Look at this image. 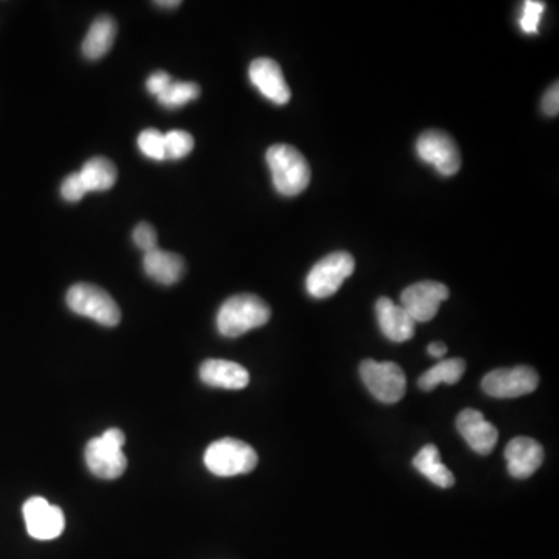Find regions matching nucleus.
Segmentation results:
<instances>
[{"mask_svg": "<svg viewBox=\"0 0 559 559\" xmlns=\"http://www.w3.org/2000/svg\"><path fill=\"white\" fill-rule=\"evenodd\" d=\"M156 5H159V7L173 8L179 7V5H181V2H176V0H173V2H156Z\"/></svg>", "mask_w": 559, "mask_h": 559, "instance_id": "nucleus-31", "label": "nucleus"}, {"mask_svg": "<svg viewBox=\"0 0 559 559\" xmlns=\"http://www.w3.org/2000/svg\"><path fill=\"white\" fill-rule=\"evenodd\" d=\"M417 153L423 162L435 167L443 176H454L462 167L459 146L445 131L429 129L423 132L417 142Z\"/></svg>", "mask_w": 559, "mask_h": 559, "instance_id": "nucleus-8", "label": "nucleus"}, {"mask_svg": "<svg viewBox=\"0 0 559 559\" xmlns=\"http://www.w3.org/2000/svg\"><path fill=\"white\" fill-rule=\"evenodd\" d=\"M126 437L120 429H108L101 437L92 438L86 446L87 468L98 479H119L128 466L123 446Z\"/></svg>", "mask_w": 559, "mask_h": 559, "instance_id": "nucleus-3", "label": "nucleus"}, {"mask_svg": "<svg viewBox=\"0 0 559 559\" xmlns=\"http://www.w3.org/2000/svg\"><path fill=\"white\" fill-rule=\"evenodd\" d=\"M28 535L38 541H52L64 532L66 518L61 508L49 504L44 497L28 499L22 508Z\"/></svg>", "mask_w": 559, "mask_h": 559, "instance_id": "nucleus-11", "label": "nucleus"}, {"mask_svg": "<svg viewBox=\"0 0 559 559\" xmlns=\"http://www.w3.org/2000/svg\"><path fill=\"white\" fill-rule=\"evenodd\" d=\"M204 463L215 476H240L254 471L258 463V455L246 441L223 438V440L213 441L207 448Z\"/></svg>", "mask_w": 559, "mask_h": 559, "instance_id": "nucleus-4", "label": "nucleus"}, {"mask_svg": "<svg viewBox=\"0 0 559 559\" xmlns=\"http://www.w3.org/2000/svg\"><path fill=\"white\" fill-rule=\"evenodd\" d=\"M448 297V286L426 280V282H418L404 289L401 294V306L415 323H424L437 316L441 303L445 302Z\"/></svg>", "mask_w": 559, "mask_h": 559, "instance_id": "nucleus-10", "label": "nucleus"}, {"mask_svg": "<svg viewBox=\"0 0 559 559\" xmlns=\"http://www.w3.org/2000/svg\"><path fill=\"white\" fill-rule=\"evenodd\" d=\"M466 362L460 358L445 359V361L438 362L428 372H424L418 379V387L423 392H431L435 387L440 384H449L454 386L465 375Z\"/></svg>", "mask_w": 559, "mask_h": 559, "instance_id": "nucleus-21", "label": "nucleus"}, {"mask_svg": "<svg viewBox=\"0 0 559 559\" xmlns=\"http://www.w3.org/2000/svg\"><path fill=\"white\" fill-rule=\"evenodd\" d=\"M171 81H173V78H171L168 73L156 72L153 73L148 80H146V89H148V92H150L151 95L159 97V95L167 89L168 84H170Z\"/></svg>", "mask_w": 559, "mask_h": 559, "instance_id": "nucleus-28", "label": "nucleus"}, {"mask_svg": "<svg viewBox=\"0 0 559 559\" xmlns=\"http://www.w3.org/2000/svg\"><path fill=\"white\" fill-rule=\"evenodd\" d=\"M143 269L154 282L170 286L181 280L185 272V261L181 255L157 247L143 257Z\"/></svg>", "mask_w": 559, "mask_h": 559, "instance_id": "nucleus-17", "label": "nucleus"}, {"mask_svg": "<svg viewBox=\"0 0 559 559\" xmlns=\"http://www.w3.org/2000/svg\"><path fill=\"white\" fill-rule=\"evenodd\" d=\"M414 466L418 473L431 480L440 488L454 487V474L440 462V452L435 445H426L414 457Z\"/></svg>", "mask_w": 559, "mask_h": 559, "instance_id": "nucleus-19", "label": "nucleus"}, {"mask_svg": "<svg viewBox=\"0 0 559 559\" xmlns=\"http://www.w3.org/2000/svg\"><path fill=\"white\" fill-rule=\"evenodd\" d=\"M356 261L348 252H333L314 264L306 277V291L314 299L334 296L355 272Z\"/></svg>", "mask_w": 559, "mask_h": 559, "instance_id": "nucleus-6", "label": "nucleus"}, {"mask_svg": "<svg viewBox=\"0 0 559 559\" xmlns=\"http://www.w3.org/2000/svg\"><path fill=\"white\" fill-rule=\"evenodd\" d=\"M505 460L511 477L519 480L528 479L544 462V449L533 438H513L505 449Z\"/></svg>", "mask_w": 559, "mask_h": 559, "instance_id": "nucleus-14", "label": "nucleus"}, {"mask_svg": "<svg viewBox=\"0 0 559 559\" xmlns=\"http://www.w3.org/2000/svg\"><path fill=\"white\" fill-rule=\"evenodd\" d=\"M115 36H117V24L114 19L111 16H100L95 19L84 38L81 46L83 55L87 60H100L114 46Z\"/></svg>", "mask_w": 559, "mask_h": 559, "instance_id": "nucleus-18", "label": "nucleus"}, {"mask_svg": "<svg viewBox=\"0 0 559 559\" xmlns=\"http://www.w3.org/2000/svg\"><path fill=\"white\" fill-rule=\"evenodd\" d=\"M81 181L89 191H108L117 182V168L106 157H92L80 171Z\"/></svg>", "mask_w": 559, "mask_h": 559, "instance_id": "nucleus-20", "label": "nucleus"}, {"mask_svg": "<svg viewBox=\"0 0 559 559\" xmlns=\"http://www.w3.org/2000/svg\"><path fill=\"white\" fill-rule=\"evenodd\" d=\"M275 190L283 196H297L308 188L311 168L299 150L286 143L271 146L266 153Z\"/></svg>", "mask_w": 559, "mask_h": 559, "instance_id": "nucleus-1", "label": "nucleus"}, {"mask_svg": "<svg viewBox=\"0 0 559 559\" xmlns=\"http://www.w3.org/2000/svg\"><path fill=\"white\" fill-rule=\"evenodd\" d=\"M546 10L544 2L538 0H527L522 8L521 24L522 30L527 35H536L539 30V22H541L542 13Z\"/></svg>", "mask_w": 559, "mask_h": 559, "instance_id": "nucleus-25", "label": "nucleus"}, {"mask_svg": "<svg viewBox=\"0 0 559 559\" xmlns=\"http://www.w3.org/2000/svg\"><path fill=\"white\" fill-rule=\"evenodd\" d=\"M376 317L382 334L392 342H406L415 334L414 319L407 314L403 306L395 305L387 297L376 302Z\"/></svg>", "mask_w": 559, "mask_h": 559, "instance_id": "nucleus-15", "label": "nucleus"}, {"mask_svg": "<svg viewBox=\"0 0 559 559\" xmlns=\"http://www.w3.org/2000/svg\"><path fill=\"white\" fill-rule=\"evenodd\" d=\"M249 78L263 97L275 105H286L291 100V89L283 77L282 67L271 58H258L249 67Z\"/></svg>", "mask_w": 559, "mask_h": 559, "instance_id": "nucleus-12", "label": "nucleus"}, {"mask_svg": "<svg viewBox=\"0 0 559 559\" xmlns=\"http://www.w3.org/2000/svg\"><path fill=\"white\" fill-rule=\"evenodd\" d=\"M271 319L268 303L254 294H238L230 297L219 308L216 325L226 337H238L250 330L263 327Z\"/></svg>", "mask_w": 559, "mask_h": 559, "instance_id": "nucleus-2", "label": "nucleus"}, {"mask_svg": "<svg viewBox=\"0 0 559 559\" xmlns=\"http://www.w3.org/2000/svg\"><path fill=\"white\" fill-rule=\"evenodd\" d=\"M446 348L445 344H441V342H434V344L429 345L428 353L432 356V358H443L446 355Z\"/></svg>", "mask_w": 559, "mask_h": 559, "instance_id": "nucleus-30", "label": "nucleus"}, {"mask_svg": "<svg viewBox=\"0 0 559 559\" xmlns=\"http://www.w3.org/2000/svg\"><path fill=\"white\" fill-rule=\"evenodd\" d=\"M165 160L184 159L195 148V139L187 131L173 129L164 134Z\"/></svg>", "mask_w": 559, "mask_h": 559, "instance_id": "nucleus-23", "label": "nucleus"}, {"mask_svg": "<svg viewBox=\"0 0 559 559\" xmlns=\"http://www.w3.org/2000/svg\"><path fill=\"white\" fill-rule=\"evenodd\" d=\"M201 95V87L191 81H171L162 94L157 97L160 105L165 108H181Z\"/></svg>", "mask_w": 559, "mask_h": 559, "instance_id": "nucleus-22", "label": "nucleus"}, {"mask_svg": "<svg viewBox=\"0 0 559 559\" xmlns=\"http://www.w3.org/2000/svg\"><path fill=\"white\" fill-rule=\"evenodd\" d=\"M86 193L87 188L84 182L81 181L80 173L70 174V176L64 179L63 185H61V196L69 202L81 201Z\"/></svg>", "mask_w": 559, "mask_h": 559, "instance_id": "nucleus-27", "label": "nucleus"}, {"mask_svg": "<svg viewBox=\"0 0 559 559\" xmlns=\"http://www.w3.org/2000/svg\"><path fill=\"white\" fill-rule=\"evenodd\" d=\"M542 111L546 112L550 117L559 114V84L555 83L549 87L544 98H542Z\"/></svg>", "mask_w": 559, "mask_h": 559, "instance_id": "nucleus-29", "label": "nucleus"}, {"mask_svg": "<svg viewBox=\"0 0 559 559\" xmlns=\"http://www.w3.org/2000/svg\"><path fill=\"white\" fill-rule=\"evenodd\" d=\"M538 386V373L527 365H518L513 369L493 370L482 381L483 392L499 400L528 395L535 392Z\"/></svg>", "mask_w": 559, "mask_h": 559, "instance_id": "nucleus-9", "label": "nucleus"}, {"mask_svg": "<svg viewBox=\"0 0 559 559\" xmlns=\"http://www.w3.org/2000/svg\"><path fill=\"white\" fill-rule=\"evenodd\" d=\"M137 143H139V150L148 159L157 160V162L165 160V139L159 129L148 128L140 132Z\"/></svg>", "mask_w": 559, "mask_h": 559, "instance_id": "nucleus-24", "label": "nucleus"}, {"mask_svg": "<svg viewBox=\"0 0 559 559\" xmlns=\"http://www.w3.org/2000/svg\"><path fill=\"white\" fill-rule=\"evenodd\" d=\"M66 300L73 313L95 320L103 327H117L122 319L117 302L98 286L89 283L73 285L67 292Z\"/></svg>", "mask_w": 559, "mask_h": 559, "instance_id": "nucleus-5", "label": "nucleus"}, {"mask_svg": "<svg viewBox=\"0 0 559 559\" xmlns=\"http://www.w3.org/2000/svg\"><path fill=\"white\" fill-rule=\"evenodd\" d=\"M362 382L376 400L384 404H395L406 395V375L395 362H378L365 359L359 367Z\"/></svg>", "mask_w": 559, "mask_h": 559, "instance_id": "nucleus-7", "label": "nucleus"}, {"mask_svg": "<svg viewBox=\"0 0 559 559\" xmlns=\"http://www.w3.org/2000/svg\"><path fill=\"white\" fill-rule=\"evenodd\" d=\"M455 424H457V429H459L460 435L465 438L469 448L473 449L476 454L488 455L496 448L499 432H497L494 424L485 420L479 410H463L457 417Z\"/></svg>", "mask_w": 559, "mask_h": 559, "instance_id": "nucleus-13", "label": "nucleus"}, {"mask_svg": "<svg viewBox=\"0 0 559 559\" xmlns=\"http://www.w3.org/2000/svg\"><path fill=\"white\" fill-rule=\"evenodd\" d=\"M201 381L216 389L241 390L249 384V372L237 362L209 359L199 370Z\"/></svg>", "mask_w": 559, "mask_h": 559, "instance_id": "nucleus-16", "label": "nucleus"}, {"mask_svg": "<svg viewBox=\"0 0 559 559\" xmlns=\"http://www.w3.org/2000/svg\"><path fill=\"white\" fill-rule=\"evenodd\" d=\"M132 240L145 254L157 249V233L151 224L140 223L139 226H136V229L132 232Z\"/></svg>", "mask_w": 559, "mask_h": 559, "instance_id": "nucleus-26", "label": "nucleus"}]
</instances>
